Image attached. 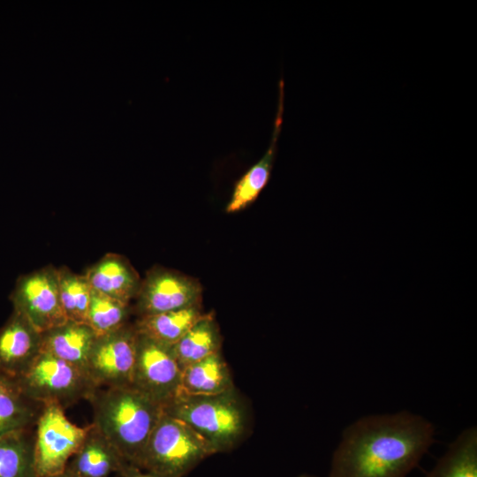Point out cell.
<instances>
[{"mask_svg":"<svg viewBox=\"0 0 477 477\" xmlns=\"http://www.w3.org/2000/svg\"><path fill=\"white\" fill-rule=\"evenodd\" d=\"M41 333L13 311L0 329V375L19 377L41 352Z\"/></svg>","mask_w":477,"mask_h":477,"instance_id":"11","label":"cell"},{"mask_svg":"<svg viewBox=\"0 0 477 477\" xmlns=\"http://www.w3.org/2000/svg\"><path fill=\"white\" fill-rule=\"evenodd\" d=\"M198 281L174 270L155 267L141 280L134 311L139 317L201 306Z\"/></svg>","mask_w":477,"mask_h":477,"instance_id":"10","label":"cell"},{"mask_svg":"<svg viewBox=\"0 0 477 477\" xmlns=\"http://www.w3.org/2000/svg\"><path fill=\"white\" fill-rule=\"evenodd\" d=\"M34 440V428L0 436V477H38Z\"/></svg>","mask_w":477,"mask_h":477,"instance_id":"20","label":"cell"},{"mask_svg":"<svg viewBox=\"0 0 477 477\" xmlns=\"http://www.w3.org/2000/svg\"><path fill=\"white\" fill-rule=\"evenodd\" d=\"M130 312V304L92 290L87 324L97 337L103 336L127 324Z\"/></svg>","mask_w":477,"mask_h":477,"instance_id":"23","label":"cell"},{"mask_svg":"<svg viewBox=\"0 0 477 477\" xmlns=\"http://www.w3.org/2000/svg\"><path fill=\"white\" fill-rule=\"evenodd\" d=\"M11 382H12L11 380L0 375V389L11 384Z\"/></svg>","mask_w":477,"mask_h":477,"instance_id":"26","label":"cell"},{"mask_svg":"<svg viewBox=\"0 0 477 477\" xmlns=\"http://www.w3.org/2000/svg\"><path fill=\"white\" fill-rule=\"evenodd\" d=\"M136 339L134 325L129 323L97 337L86 372L98 388L132 386Z\"/></svg>","mask_w":477,"mask_h":477,"instance_id":"9","label":"cell"},{"mask_svg":"<svg viewBox=\"0 0 477 477\" xmlns=\"http://www.w3.org/2000/svg\"><path fill=\"white\" fill-rule=\"evenodd\" d=\"M427 477H477V428L462 430Z\"/></svg>","mask_w":477,"mask_h":477,"instance_id":"19","label":"cell"},{"mask_svg":"<svg viewBox=\"0 0 477 477\" xmlns=\"http://www.w3.org/2000/svg\"><path fill=\"white\" fill-rule=\"evenodd\" d=\"M88 401L92 424L129 465L139 467L163 405L132 386L98 388Z\"/></svg>","mask_w":477,"mask_h":477,"instance_id":"2","label":"cell"},{"mask_svg":"<svg viewBox=\"0 0 477 477\" xmlns=\"http://www.w3.org/2000/svg\"><path fill=\"white\" fill-rule=\"evenodd\" d=\"M201 306L139 317L134 328L140 334L172 346L202 316Z\"/></svg>","mask_w":477,"mask_h":477,"instance_id":"18","label":"cell"},{"mask_svg":"<svg viewBox=\"0 0 477 477\" xmlns=\"http://www.w3.org/2000/svg\"><path fill=\"white\" fill-rule=\"evenodd\" d=\"M47 477H76L72 473H71L68 470H64L59 473L49 475Z\"/></svg>","mask_w":477,"mask_h":477,"instance_id":"25","label":"cell"},{"mask_svg":"<svg viewBox=\"0 0 477 477\" xmlns=\"http://www.w3.org/2000/svg\"><path fill=\"white\" fill-rule=\"evenodd\" d=\"M42 407L24 396L13 381L0 389V436L34 428Z\"/></svg>","mask_w":477,"mask_h":477,"instance_id":"21","label":"cell"},{"mask_svg":"<svg viewBox=\"0 0 477 477\" xmlns=\"http://www.w3.org/2000/svg\"><path fill=\"white\" fill-rule=\"evenodd\" d=\"M91 424L80 427L56 404H44L34 426V456L38 477L65 470L83 443Z\"/></svg>","mask_w":477,"mask_h":477,"instance_id":"6","label":"cell"},{"mask_svg":"<svg viewBox=\"0 0 477 477\" xmlns=\"http://www.w3.org/2000/svg\"><path fill=\"white\" fill-rule=\"evenodd\" d=\"M13 383L26 398L64 410L80 400H88L98 389L86 371L43 352Z\"/></svg>","mask_w":477,"mask_h":477,"instance_id":"5","label":"cell"},{"mask_svg":"<svg viewBox=\"0 0 477 477\" xmlns=\"http://www.w3.org/2000/svg\"><path fill=\"white\" fill-rule=\"evenodd\" d=\"M92 290L130 304L135 299L141 280L122 255L107 254L84 273Z\"/></svg>","mask_w":477,"mask_h":477,"instance_id":"13","label":"cell"},{"mask_svg":"<svg viewBox=\"0 0 477 477\" xmlns=\"http://www.w3.org/2000/svg\"><path fill=\"white\" fill-rule=\"evenodd\" d=\"M297 477H316V476L307 474V473H302V474L298 475Z\"/></svg>","mask_w":477,"mask_h":477,"instance_id":"27","label":"cell"},{"mask_svg":"<svg viewBox=\"0 0 477 477\" xmlns=\"http://www.w3.org/2000/svg\"><path fill=\"white\" fill-rule=\"evenodd\" d=\"M435 435L430 420L406 410L360 417L344 429L328 477H408Z\"/></svg>","mask_w":477,"mask_h":477,"instance_id":"1","label":"cell"},{"mask_svg":"<svg viewBox=\"0 0 477 477\" xmlns=\"http://www.w3.org/2000/svg\"><path fill=\"white\" fill-rule=\"evenodd\" d=\"M222 337L211 314L202 316L172 346V353L181 370L221 351Z\"/></svg>","mask_w":477,"mask_h":477,"instance_id":"17","label":"cell"},{"mask_svg":"<svg viewBox=\"0 0 477 477\" xmlns=\"http://www.w3.org/2000/svg\"><path fill=\"white\" fill-rule=\"evenodd\" d=\"M213 454L208 442L189 425L163 412L139 468L168 477H185Z\"/></svg>","mask_w":477,"mask_h":477,"instance_id":"4","label":"cell"},{"mask_svg":"<svg viewBox=\"0 0 477 477\" xmlns=\"http://www.w3.org/2000/svg\"><path fill=\"white\" fill-rule=\"evenodd\" d=\"M60 299L68 321L87 323L92 288L85 274L67 267L57 269Z\"/></svg>","mask_w":477,"mask_h":477,"instance_id":"22","label":"cell"},{"mask_svg":"<svg viewBox=\"0 0 477 477\" xmlns=\"http://www.w3.org/2000/svg\"><path fill=\"white\" fill-rule=\"evenodd\" d=\"M233 389L231 369L220 351L181 370L178 394L207 396Z\"/></svg>","mask_w":477,"mask_h":477,"instance_id":"16","label":"cell"},{"mask_svg":"<svg viewBox=\"0 0 477 477\" xmlns=\"http://www.w3.org/2000/svg\"><path fill=\"white\" fill-rule=\"evenodd\" d=\"M180 377L170 346L137 332L132 386L163 407L178 395Z\"/></svg>","mask_w":477,"mask_h":477,"instance_id":"8","label":"cell"},{"mask_svg":"<svg viewBox=\"0 0 477 477\" xmlns=\"http://www.w3.org/2000/svg\"><path fill=\"white\" fill-rule=\"evenodd\" d=\"M128 465L91 423L83 443L65 469L76 477H109L112 473L120 475Z\"/></svg>","mask_w":477,"mask_h":477,"instance_id":"14","label":"cell"},{"mask_svg":"<svg viewBox=\"0 0 477 477\" xmlns=\"http://www.w3.org/2000/svg\"><path fill=\"white\" fill-rule=\"evenodd\" d=\"M276 115L269 146L262 157L254 163L235 184L231 198L225 211L235 213L254 202L268 184L277 151V140L281 132L284 114V80L279 81Z\"/></svg>","mask_w":477,"mask_h":477,"instance_id":"12","label":"cell"},{"mask_svg":"<svg viewBox=\"0 0 477 477\" xmlns=\"http://www.w3.org/2000/svg\"><path fill=\"white\" fill-rule=\"evenodd\" d=\"M120 475L122 477H168L160 473L140 469L132 465H128Z\"/></svg>","mask_w":477,"mask_h":477,"instance_id":"24","label":"cell"},{"mask_svg":"<svg viewBox=\"0 0 477 477\" xmlns=\"http://www.w3.org/2000/svg\"><path fill=\"white\" fill-rule=\"evenodd\" d=\"M13 311L42 333L68 321L63 310L57 269L46 266L21 276L10 296Z\"/></svg>","mask_w":477,"mask_h":477,"instance_id":"7","label":"cell"},{"mask_svg":"<svg viewBox=\"0 0 477 477\" xmlns=\"http://www.w3.org/2000/svg\"><path fill=\"white\" fill-rule=\"evenodd\" d=\"M41 335V352L86 371L90 352L97 338L95 331L87 323L66 321Z\"/></svg>","mask_w":477,"mask_h":477,"instance_id":"15","label":"cell"},{"mask_svg":"<svg viewBox=\"0 0 477 477\" xmlns=\"http://www.w3.org/2000/svg\"><path fill=\"white\" fill-rule=\"evenodd\" d=\"M163 412L189 425L215 454L235 448L247 430V411L236 388L216 395L178 394Z\"/></svg>","mask_w":477,"mask_h":477,"instance_id":"3","label":"cell"}]
</instances>
